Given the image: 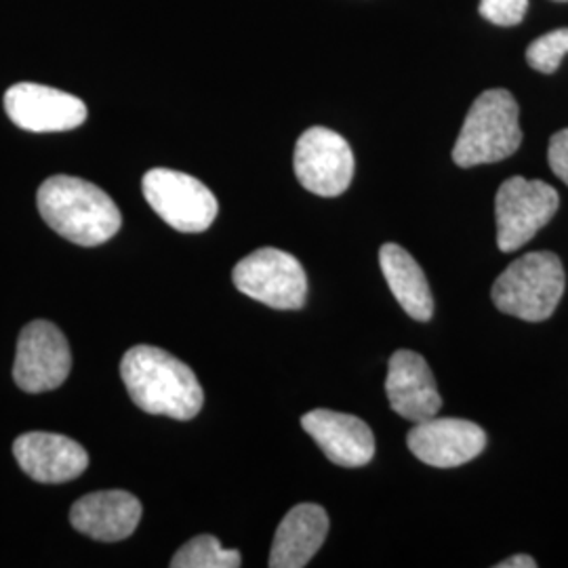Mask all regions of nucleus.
<instances>
[{
    "mask_svg": "<svg viewBox=\"0 0 568 568\" xmlns=\"http://www.w3.org/2000/svg\"><path fill=\"white\" fill-rule=\"evenodd\" d=\"M121 377L131 400L150 415L190 422L203 408L204 392L194 371L161 347H131L122 356Z\"/></svg>",
    "mask_w": 568,
    "mask_h": 568,
    "instance_id": "f257e3e1",
    "label": "nucleus"
},
{
    "mask_svg": "<svg viewBox=\"0 0 568 568\" xmlns=\"http://www.w3.org/2000/svg\"><path fill=\"white\" fill-rule=\"evenodd\" d=\"M142 520V504L126 490H100L81 497L70 509L72 527L89 539L114 544L131 537Z\"/></svg>",
    "mask_w": 568,
    "mask_h": 568,
    "instance_id": "2eb2a0df",
    "label": "nucleus"
},
{
    "mask_svg": "<svg viewBox=\"0 0 568 568\" xmlns=\"http://www.w3.org/2000/svg\"><path fill=\"white\" fill-rule=\"evenodd\" d=\"M520 110L506 89L485 91L467 112L462 133L453 148V161L462 169L499 163L523 143Z\"/></svg>",
    "mask_w": 568,
    "mask_h": 568,
    "instance_id": "20e7f679",
    "label": "nucleus"
},
{
    "mask_svg": "<svg viewBox=\"0 0 568 568\" xmlns=\"http://www.w3.org/2000/svg\"><path fill=\"white\" fill-rule=\"evenodd\" d=\"M302 427L337 466L363 467L375 455V436L361 417L314 408L302 417Z\"/></svg>",
    "mask_w": 568,
    "mask_h": 568,
    "instance_id": "4468645a",
    "label": "nucleus"
},
{
    "mask_svg": "<svg viewBox=\"0 0 568 568\" xmlns=\"http://www.w3.org/2000/svg\"><path fill=\"white\" fill-rule=\"evenodd\" d=\"M7 116L30 133L72 131L87 121V105L77 95L37 82H18L4 93Z\"/></svg>",
    "mask_w": 568,
    "mask_h": 568,
    "instance_id": "9d476101",
    "label": "nucleus"
},
{
    "mask_svg": "<svg viewBox=\"0 0 568 568\" xmlns=\"http://www.w3.org/2000/svg\"><path fill=\"white\" fill-rule=\"evenodd\" d=\"M13 455L32 480L44 485L74 480L89 466V455L77 440L51 432L21 434L13 443Z\"/></svg>",
    "mask_w": 568,
    "mask_h": 568,
    "instance_id": "ddd939ff",
    "label": "nucleus"
},
{
    "mask_svg": "<svg viewBox=\"0 0 568 568\" xmlns=\"http://www.w3.org/2000/svg\"><path fill=\"white\" fill-rule=\"evenodd\" d=\"M232 281L236 288L274 310H300L307 297L304 265L291 253L265 246L239 262Z\"/></svg>",
    "mask_w": 568,
    "mask_h": 568,
    "instance_id": "423d86ee",
    "label": "nucleus"
},
{
    "mask_svg": "<svg viewBox=\"0 0 568 568\" xmlns=\"http://www.w3.org/2000/svg\"><path fill=\"white\" fill-rule=\"evenodd\" d=\"M293 166L307 192L333 199L344 194L352 183L354 154L339 133L312 126L297 140Z\"/></svg>",
    "mask_w": 568,
    "mask_h": 568,
    "instance_id": "6e6552de",
    "label": "nucleus"
},
{
    "mask_svg": "<svg viewBox=\"0 0 568 568\" xmlns=\"http://www.w3.org/2000/svg\"><path fill=\"white\" fill-rule=\"evenodd\" d=\"M548 161L551 171L568 185V129L549 140Z\"/></svg>",
    "mask_w": 568,
    "mask_h": 568,
    "instance_id": "412c9836",
    "label": "nucleus"
},
{
    "mask_svg": "<svg viewBox=\"0 0 568 568\" xmlns=\"http://www.w3.org/2000/svg\"><path fill=\"white\" fill-rule=\"evenodd\" d=\"M387 400L392 408L413 424L436 417L443 396L426 358L410 349H398L387 366Z\"/></svg>",
    "mask_w": 568,
    "mask_h": 568,
    "instance_id": "f8f14e48",
    "label": "nucleus"
},
{
    "mask_svg": "<svg viewBox=\"0 0 568 568\" xmlns=\"http://www.w3.org/2000/svg\"><path fill=\"white\" fill-rule=\"evenodd\" d=\"M42 220L70 243L98 246L121 230V211L95 183L55 175L37 194Z\"/></svg>",
    "mask_w": 568,
    "mask_h": 568,
    "instance_id": "f03ea898",
    "label": "nucleus"
},
{
    "mask_svg": "<svg viewBox=\"0 0 568 568\" xmlns=\"http://www.w3.org/2000/svg\"><path fill=\"white\" fill-rule=\"evenodd\" d=\"M379 265L400 307L413 321L427 323L434 314V297L422 265L400 244L394 243L382 246Z\"/></svg>",
    "mask_w": 568,
    "mask_h": 568,
    "instance_id": "f3484780",
    "label": "nucleus"
},
{
    "mask_svg": "<svg viewBox=\"0 0 568 568\" xmlns=\"http://www.w3.org/2000/svg\"><path fill=\"white\" fill-rule=\"evenodd\" d=\"M70 368V345L58 326L49 321L23 326L13 363V379L23 392H51L68 379Z\"/></svg>",
    "mask_w": 568,
    "mask_h": 568,
    "instance_id": "1a4fd4ad",
    "label": "nucleus"
},
{
    "mask_svg": "<svg viewBox=\"0 0 568 568\" xmlns=\"http://www.w3.org/2000/svg\"><path fill=\"white\" fill-rule=\"evenodd\" d=\"M537 567V562L530 558V556H525V554H518V556H511L508 560H504V562H499L497 568H535Z\"/></svg>",
    "mask_w": 568,
    "mask_h": 568,
    "instance_id": "4be33fe9",
    "label": "nucleus"
},
{
    "mask_svg": "<svg viewBox=\"0 0 568 568\" xmlns=\"http://www.w3.org/2000/svg\"><path fill=\"white\" fill-rule=\"evenodd\" d=\"M241 565V551L222 548L213 535L190 539L171 560L173 568H239Z\"/></svg>",
    "mask_w": 568,
    "mask_h": 568,
    "instance_id": "a211bd4d",
    "label": "nucleus"
},
{
    "mask_svg": "<svg viewBox=\"0 0 568 568\" xmlns=\"http://www.w3.org/2000/svg\"><path fill=\"white\" fill-rule=\"evenodd\" d=\"M328 535V516L316 504H300L284 516L270 551L272 568H304L323 548Z\"/></svg>",
    "mask_w": 568,
    "mask_h": 568,
    "instance_id": "dca6fc26",
    "label": "nucleus"
},
{
    "mask_svg": "<svg viewBox=\"0 0 568 568\" xmlns=\"http://www.w3.org/2000/svg\"><path fill=\"white\" fill-rule=\"evenodd\" d=\"M560 206L558 192L546 182L509 178L495 199L497 244L504 253H514L551 222Z\"/></svg>",
    "mask_w": 568,
    "mask_h": 568,
    "instance_id": "0eeeda50",
    "label": "nucleus"
},
{
    "mask_svg": "<svg viewBox=\"0 0 568 568\" xmlns=\"http://www.w3.org/2000/svg\"><path fill=\"white\" fill-rule=\"evenodd\" d=\"M558 2H567V0H558Z\"/></svg>",
    "mask_w": 568,
    "mask_h": 568,
    "instance_id": "5701e85b",
    "label": "nucleus"
},
{
    "mask_svg": "<svg viewBox=\"0 0 568 568\" xmlns=\"http://www.w3.org/2000/svg\"><path fill=\"white\" fill-rule=\"evenodd\" d=\"M410 453L432 467H457L476 459L487 447L480 426L455 417H429L406 436Z\"/></svg>",
    "mask_w": 568,
    "mask_h": 568,
    "instance_id": "9b49d317",
    "label": "nucleus"
},
{
    "mask_svg": "<svg viewBox=\"0 0 568 568\" xmlns=\"http://www.w3.org/2000/svg\"><path fill=\"white\" fill-rule=\"evenodd\" d=\"M528 0H480V16L495 26H518L527 16Z\"/></svg>",
    "mask_w": 568,
    "mask_h": 568,
    "instance_id": "aec40b11",
    "label": "nucleus"
},
{
    "mask_svg": "<svg viewBox=\"0 0 568 568\" xmlns=\"http://www.w3.org/2000/svg\"><path fill=\"white\" fill-rule=\"evenodd\" d=\"M565 55H568V28L544 34L541 39L530 42L527 49L528 65L544 74L556 72Z\"/></svg>",
    "mask_w": 568,
    "mask_h": 568,
    "instance_id": "6ab92c4d",
    "label": "nucleus"
},
{
    "mask_svg": "<svg viewBox=\"0 0 568 568\" xmlns=\"http://www.w3.org/2000/svg\"><path fill=\"white\" fill-rule=\"evenodd\" d=\"M567 276L558 255L527 253L504 270L493 284L490 297L499 312L527 321L544 323L556 312L565 295Z\"/></svg>",
    "mask_w": 568,
    "mask_h": 568,
    "instance_id": "7ed1b4c3",
    "label": "nucleus"
},
{
    "mask_svg": "<svg viewBox=\"0 0 568 568\" xmlns=\"http://www.w3.org/2000/svg\"><path fill=\"white\" fill-rule=\"evenodd\" d=\"M143 196L164 224L183 234H201L217 217L220 204L201 180L173 171L152 169L143 175Z\"/></svg>",
    "mask_w": 568,
    "mask_h": 568,
    "instance_id": "39448f33",
    "label": "nucleus"
}]
</instances>
